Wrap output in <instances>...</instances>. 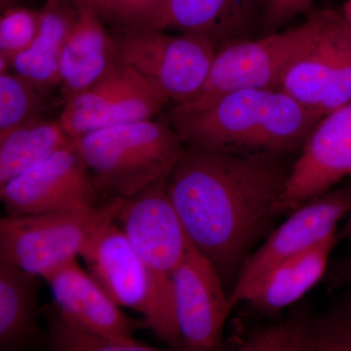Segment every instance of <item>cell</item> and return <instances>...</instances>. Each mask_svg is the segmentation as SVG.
<instances>
[{"instance_id":"8","label":"cell","mask_w":351,"mask_h":351,"mask_svg":"<svg viewBox=\"0 0 351 351\" xmlns=\"http://www.w3.org/2000/svg\"><path fill=\"white\" fill-rule=\"evenodd\" d=\"M278 88L319 119L351 101V27L341 9H323L315 38Z\"/></svg>"},{"instance_id":"27","label":"cell","mask_w":351,"mask_h":351,"mask_svg":"<svg viewBox=\"0 0 351 351\" xmlns=\"http://www.w3.org/2000/svg\"><path fill=\"white\" fill-rule=\"evenodd\" d=\"M313 351H351V297L313 319Z\"/></svg>"},{"instance_id":"16","label":"cell","mask_w":351,"mask_h":351,"mask_svg":"<svg viewBox=\"0 0 351 351\" xmlns=\"http://www.w3.org/2000/svg\"><path fill=\"white\" fill-rule=\"evenodd\" d=\"M78 11L60 57L59 88L64 103L93 86L117 63L112 34L106 29L96 8Z\"/></svg>"},{"instance_id":"30","label":"cell","mask_w":351,"mask_h":351,"mask_svg":"<svg viewBox=\"0 0 351 351\" xmlns=\"http://www.w3.org/2000/svg\"><path fill=\"white\" fill-rule=\"evenodd\" d=\"M337 234H338V239H346L351 242V213L348 223L341 228V232L337 233Z\"/></svg>"},{"instance_id":"15","label":"cell","mask_w":351,"mask_h":351,"mask_svg":"<svg viewBox=\"0 0 351 351\" xmlns=\"http://www.w3.org/2000/svg\"><path fill=\"white\" fill-rule=\"evenodd\" d=\"M44 279L49 284L60 313L78 326L123 341H135V332L149 328L147 320L134 319L122 313L76 260Z\"/></svg>"},{"instance_id":"5","label":"cell","mask_w":351,"mask_h":351,"mask_svg":"<svg viewBox=\"0 0 351 351\" xmlns=\"http://www.w3.org/2000/svg\"><path fill=\"white\" fill-rule=\"evenodd\" d=\"M321 20L322 10L314 11L302 24L287 31L219 48L200 91L186 103L173 106L169 112H196L241 90L277 89L286 69L315 38Z\"/></svg>"},{"instance_id":"10","label":"cell","mask_w":351,"mask_h":351,"mask_svg":"<svg viewBox=\"0 0 351 351\" xmlns=\"http://www.w3.org/2000/svg\"><path fill=\"white\" fill-rule=\"evenodd\" d=\"M100 198L73 145L0 186L8 216L91 209Z\"/></svg>"},{"instance_id":"17","label":"cell","mask_w":351,"mask_h":351,"mask_svg":"<svg viewBox=\"0 0 351 351\" xmlns=\"http://www.w3.org/2000/svg\"><path fill=\"white\" fill-rule=\"evenodd\" d=\"M337 233L265 272L244 291L239 302H248L261 313H272L299 301L324 276L339 239Z\"/></svg>"},{"instance_id":"21","label":"cell","mask_w":351,"mask_h":351,"mask_svg":"<svg viewBox=\"0 0 351 351\" xmlns=\"http://www.w3.org/2000/svg\"><path fill=\"white\" fill-rule=\"evenodd\" d=\"M71 145L59 120L44 115L0 133V186Z\"/></svg>"},{"instance_id":"32","label":"cell","mask_w":351,"mask_h":351,"mask_svg":"<svg viewBox=\"0 0 351 351\" xmlns=\"http://www.w3.org/2000/svg\"><path fill=\"white\" fill-rule=\"evenodd\" d=\"M17 2L18 0H0V10H1V13L15 7Z\"/></svg>"},{"instance_id":"23","label":"cell","mask_w":351,"mask_h":351,"mask_svg":"<svg viewBox=\"0 0 351 351\" xmlns=\"http://www.w3.org/2000/svg\"><path fill=\"white\" fill-rule=\"evenodd\" d=\"M313 319L307 311H295L280 324L252 332L237 350L313 351Z\"/></svg>"},{"instance_id":"26","label":"cell","mask_w":351,"mask_h":351,"mask_svg":"<svg viewBox=\"0 0 351 351\" xmlns=\"http://www.w3.org/2000/svg\"><path fill=\"white\" fill-rule=\"evenodd\" d=\"M39 27V10L15 6L2 12L0 18V58L12 64L14 60L29 49Z\"/></svg>"},{"instance_id":"29","label":"cell","mask_w":351,"mask_h":351,"mask_svg":"<svg viewBox=\"0 0 351 351\" xmlns=\"http://www.w3.org/2000/svg\"><path fill=\"white\" fill-rule=\"evenodd\" d=\"M337 272H338L337 277H338L339 281H343V282L348 283L351 286V256L348 260L339 263Z\"/></svg>"},{"instance_id":"6","label":"cell","mask_w":351,"mask_h":351,"mask_svg":"<svg viewBox=\"0 0 351 351\" xmlns=\"http://www.w3.org/2000/svg\"><path fill=\"white\" fill-rule=\"evenodd\" d=\"M122 201L85 210L8 216L0 219V263L45 277L76 260L97 226L117 219Z\"/></svg>"},{"instance_id":"12","label":"cell","mask_w":351,"mask_h":351,"mask_svg":"<svg viewBox=\"0 0 351 351\" xmlns=\"http://www.w3.org/2000/svg\"><path fill=\"white\" fill-rule=\"evenodd\" d=\"M351 213V188L332 189L293 211L257 251L250 254L230 291L233 308L240 295L279 263L336 234L339 221Z\"/></svg>"},{"instance_id":"28","label":"cell","mask_w":351,"mask_h":351,"mask_svg":"<svg viewBox=\"0 0 351 351\" xmlns=\"http://www.w3.org/2000/svg\"><path fill=\"white\" fill-rule=\"evenodd\" d=\"M314 0H265L262 23L265 31L278 32L297 16L311 10Z\"/></svg>"},{"instance_id":"11","label":"cell","mask_w":351,"mask_h":351,"mask_svg":"<svg viewBox=\"0 0 351 351\" xmlns=\"http://www.w3.org/2000/svg\"><path fill=\"white\" fill-rule=\"evenodd\" d=\"M351 175V101L317 122L277 201V216L325 195Z\"/></svg>"},{"instance_id":"33","label":"cell","mask_w":351,"mask_h":351,"mask_svg":"<svg viewBox=\"0 0 351 351\" xmlns=\"http://www.w3.org/2000/svg\"><path fill=\"white\" fill-rule=\"evenodd\" d=\"M341 11H343L346 19L350 23L351 27V0H346L343 8H341Z\"/></svg>"},{"instance_id":"14","label":"cell","mask_w":351,"mask_h":351,"mask_svg":"<svg viewBox=\"0 0 351 351\" xmlns=\"http://www.w3.org/2000/svg\"><path fill=\"white\" fill-rule=\"evenodd\" d=\"M80 256L89 276L117 306L134 309L145 319L151 309V281L117 219L97 226L88 235Z\"/></svg>"},{"instance_id":"13","label":"cell","mask_w":351,"mask_h":351,"mask_svg":"<svg viewBox=\"0 0 351 351\" xmlns=\"http://www.w3.org/2000/svg\"><path fill=\"white\" fill-rule=\"evenodd\" d=\"M173 285L182 350H221L223 326L233 307L218 272L193 243L176 270Z\"/></svg>"},{"instance_id":"22","label":"cell","mask_w":351,"mask_h":351,"mask_svg":"<svg viewBox=\"0 0 351 351\" xmlns=\"http://www.w3.org/2000/svg\"><path fill=\"white\" fill-rule=\"evenodd\" d=\"M47 322L46 345L55 351H156V346L133 341H119L78 326L60 313L56 304L43 307Z\"/></svg>"},{"instance_id":"9","label":"cell","mask_w":351,"mask_h":351,"mask_svg":"<svg viewBox=\"0 0 351 351\" xmlns=\"http://www.w3.org/2000/svg\"><path fill=\"white\" fill-rule=\"evenodd\" d=\"M167 101L130 66L117 63L82 93L64 103L60 124L71 138L154 119Z\"/></svg>"},{"instance_id":"20","label":"cell","mask_w":351,"mask_h":351,"mask_svg":"<svg viewBox=\"0 0 351 351\" xmlns=\"http://www.w3.org/2000/svg\"><path fill=\"white\" fill-rule=\"evenodd\" d=\"M38 277L0 263V350H29L46 343L40 327Z\"/></svg>"},{"instance_id":"3","label":"cell","mask_w":351,"mask_h":351,"mask_svg":"<svg viewBox=\"0 0 351 351\" xmlns=\"http://www.w3.org/2000/svg\"><path fill=\"white\" fill-rule=\"evenodd\" d=\"M101 198L127 200L167 181L184 142L169 120L147 119L73 138Z\"/></svg>"},{"instance_id":"19","label":"cell","mask_w":351,"mask_h":351,"mask_svg":"<svg viewBox=\"0 0 351 351\" xmlns=\"http://www.w3.org/2000/svg\"><path fill=\"white\" fill-rule=\"evenodd\" d=\"M78 13L77 7L69 0H45L39 10L38 32L34 43L11 64V71L44 95L59 87L60 57Z\"/></svg>"},{"instance_id":"31","label":"cell","mask_w":351,"mask_h":351,"mask_svg":"<svg viewBox=\"0 0 351 351\" xmlns=\"http://www.w3.org/2000/svg\"><path fill=\"white\" fill-rule=\"evenodd\" d=\"M69 1L75 4L78 9L84 8V7H95V0H69Z\"/></svg>"},{"instance_id":"1","label":"cell","mask_w":351,"mask_h":351,"mask_svg":"<svg viewBox=\"0 0 351 351\" xmlns=\"http://www.w3.org/2000/svg\"><path fill=\"white\" fill-rule=\"evenodd\" d=\"M285 156L186 145L168 177V195L189 240L226 288L234 286L252 247L277 217V201L292 168Z\"/></svg>"},{"instance_id":"4","label":"cell","mask_w":351,"mask_h":351,"mask_svg":"<svg viewBox=\"0 0 351 351\" xmlns=\"http://www.w3.org/2000/svg\"><path fill=\"white\" fill-rule=\"evenodd\" d=\"M151 281V309L145 320L164 343L182 350L174 304V274L191 241L167 193L158 182L122 201L117 216Z\"/></svg>"},{"instance_id":"18","label":"cell","mask_w":351,"mask_h":351,"mask_svg":"<svg viewBox=\"0 0 351 351\" xmlns=\"http://www.w3.org/2000/svg\"><path fill=\"white\" fill-rule=\"evenodd\" d=\"M265 0H169L168 29L199 34L217 50L250 38Z\"/></svg>"},{"instance_id":"25","label":"cell","mask_w":351,"mask_h":351,"mask_svg":"<svg viewBox=\"0 0 351 351\" xmlns=\"http://www.w3.org/2000/svg\"><path fill=\"white\" fill-rule=\"evenodd\" d=\"M44 96L15 71L0 73V133L44 115Z\"/></svg>"},{"instance_id":"7","label":"cell","mask_w":351,"mask_h":351,"mask_svg":"<svg viewBox=\"0 0 351 351\" xmlns=\"http://www.w3.org/2000/svg\"><path fill=\"white\" fill-rule=\"evenodd\" d=\"M157 29L112 32L117 61L130 66L173 106L193 98L206 82L217 48L199 34Z\"/></svg>"},{"instance_id":"2","label":"cell","mask_w":351,"mask_h":351,"mask_svg":"<svg viewBox=\"0 0 351 351\" xmlns=\"http://www.w3.org/2000/svg\"><path fill=\"white\" fill-rule=\"evenodd\" d=\"M186 147L237 156L302 149L321 119L279 89H248L193 112L168 113Z\"/></svg>"},{"instance_id":"24","label":"cell","mask_w":351,"mask_h":351,"mask_svg":"<svg viewBox=\"0 0 351 351\" xmlns=\"http://www.w3.org/2000/svg\"><path fill=\"white\" fill-rule=\"evenodd\" d=\"M169 0H95L97 12L119 31H167Z\"/></svg>"}]
</instances>
